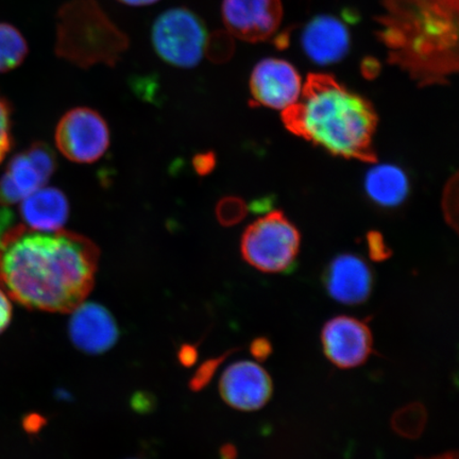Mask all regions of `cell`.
Instances as JSON below:
<instances>
[{"label":"cell","instance_id":"21","mask_svg":"<svg viewBox=\"0 0 459 459\" xmlns=\"http://www.w3.org/2000/svg\"><path fill=\"white\" fill-rule=\"evenodd\" d=\"M13 145V118L7 100L0 95V163L7 157Z\"/></svg>","mask_w":459,"mask_h":459},{"label":"cell","instance_id":"1","mask_svg":"<svg viewBox=\"0 0 459 459\" xmlns=\"http://www.w3.org/2000/svg\"><path fill=\"white\" fill-rule=\"evenodd\" d=\"M99 262L100 249L77 233L17 225L0 234V287L32 311L71 313L93 289Z\"/></svg>","mask_w":459,"mask_h":459},{"label":"cell","instance_id":"25","mask_svg":"<svg viewBox=\"0 0 459 459\" xmlns=\"http://www.w3.org/2000/svg\"><path fill=\"white\" fill-rule=\"evenodd\" d=\"M13 316V303H11L7 292L0 287V334L9 328Z\"/></svg>","mask_w":459,"mask_h":459},{"label":"cell","instance_id":"4","mask_svg":"<svg viewBox=\"0 0 459 459\" xmlns=\"http://www.w3.org/2000/svg\"><path fill=\"white\" fill-rule=\"evenodd\" d=\"M130 48L97 0H68L56 13L55 53L80 68L115 66Z\"/></svg>","mask_w":459,"mask_h":459},{"label":"cell","instance_id":"23","mask_svg":"<svg viewBox=\"0 0 459 459\" xmlns=\"http://www.w3.org/2000/svg\"><path fill=\"white\" fill-rule=\"evenodd\" d=\"M225 359V357L212 359L200 367V368L195 373V376L192 377L191 382H189V386L195 392H198V390L203 389L212 380L214 373L216 372L218 366L222 363V360Z\"/></svg>","mask_w":459,"mask_h":459},{"label":"cell","instance_id":"26","mask_svg":"<svg viewBox=\"0 0 459 459\" xmlns=\"http://www.w3.org/2000/svg\"><path fill=\"white\" fill-rule=\"evenodd\" d=\"M251 353L257 359H266L272 353V344L264 338H258L251 343Z\"/></svg>","mask_w":459,"mask_h":459},{"label":"cell","instance_id":"14","mask_svg":"<svg viewBox=\"0 0 459 459\" xmlns=\"http://www.w3.org/2000/svg\"><path fill=\"white\" fill-rule=\"evenodd\" d=\"M351 38L346 25L334 16H316L304 28L301 46L309 60L318 65H330L346 56Z\"/></svg>","mask_w":459,"mask_h":459},{"label":"cell","instance_id":"16","mask_svg":"<svg viewBox=\"0 0 459 459\" xmlns=\"http://www.w3.org/2000/svg\"><path fill=\"white\" fill-rule=\"evenodd\" d=\"M21 216L26 227L54 232L65 225L70 204L65 194L55 187H41L21 203Z\"/></svg>","mask_w":459,"mask_h":459},{"label":"cell","instance_id":"3","mask_svg":"<svg viewBox=\"0 0 459 459\" xmlns=\"http://www.w3.org/2000/svg\"><path fill=\"white\" fill-rule=\"evenodd\" d=\"M286 127L337 156L375 160L377 117L368 101L328 74H308L299 101L283 112Z\"/></svg>","mask_w":459,"mask_h":459},{"label":"cell","instance_id":"5","mask_svg":"<svg viewBox=\"0 0 459 459\" xmlns=\"http://www.w3.org/2000/svg\"><path fill=\"white\" fill-rule=\"evenodd\" d=\"M299 247V232L280 212L258 218L246 230L240 243L246 262L269 273L289 272Z\"/></svg>","mask_w":459,"mask_h":459},{"label":"cell","instance_id":"27","mask_svg":"<svg viewBox=\"0 0 459 459\" xmlns=\"http://www.w3.org/2000/svg\"><path fill=\"white\" fill-rule=\"evenodd\" d=\"M215 162L216 160L213 153L200 154V156L194 160L195 169H196L201 175H206L213 169Z\"/></svg>","mask_w":459,"mask_h":459},{"label":"cell","instance_id":"28","mask_svg":"<svg viewBox=\"0 0 459 459\" xmlns=\"http://www.w3.org/2000/svg\"><path fill=\"white\" fill-rule=\"evenodd\" d=\"M380 71V63L376 59H372V57H367V59L364 60L363 65H361V73H363L364 77L367 79L376 78Z\"/></svg>","mask_w":459,"mask_h":459},{"label":"cell","instance_id":"15","mask_svg":"<svg viewBox=\"0 0 459 459\" xmlns=\"http://www.w3.org/2000/svg\"><path fill=\"white\" fill-rule=\"evenodd\" d=\"M325 284L333 299L355 306L368 299L373 278L363 258L342 255L335 257L326 269Z\"/></svg>","mask_w":459,"mask_h":459},{"label":"cell","instance_id":"20","mask_svg":"<svg viewBox=\"0 0 459 459\" xmlns=\"http://www.w3.org/2000/svg\"><path fill=\"white\" fill-rule=\"evenodd\" d=\"M231 37L229 32H216L211 38L209 37L205 54L211 61L221 63L228 61L231 57L234 51Z\"/></svg>","mask_w":459,"mask_h":459},{"label":"cell","instance_id":"13","mask_svg":"<svg viewBox=\"0 0 459 459\" xmlns=\"http://www.w3.org/2000/svg\"><path fill=\"white\" fill-rule=\"evenodd\" d=\"M68 333L74 347L86 354L99 355L108 351L117 342V320L99 303H80L73 309Z\"/></svg>","mask_w":459,"mask_h":459},{"label":"cell","instance_id":"17","mask_svg":"<svg viewBox=\"0 0 459 459\" xmlns=\"http://www.w3.org/2000/svg\"><path fill=\"white\" fill-rule=\"evenodd\" d=\"M365 188L369 198L384 208H394L403 203L409 194V179L398 166L382 164L366 175Z\"/></svg>","mask_w":459,"mask_h":459},{"label":"cell","instance_id":"18","mask_svg":"<svg viewBox=\"0 0 459 459\" xmlns=\"http://www.w3.org/2000/svg\"><path fill=\"white\" fill-rule=\"evenodd\" d=\"M29 53L22 33L8 22H0V74L19 67Z\"/></svg>","mask_w":459,"mask_h":459},{"label":"cell","instance_id":"9","mask_svg":"<svg viewBox=\"0 0 459 459\" xmlns=\"http://www.w3.org/2000/svg\"><path fill=\"white\" fill-rule=\"evenodd\" d=\"M221 16L228 32L240 41H267L282 22V0H222Z\"/></svg>","mask_w":459,"mask_h":459},{"label":"cell","instance_id":"7","mask_svg":"<svg viewBox=\"0 0 459 459\" xmlns=\"http://www.w3.org/2000/svg\"><path fill=\"white\" fill-rule=\"evenodd\" d=\"M56 143L63 156L72 162L94 163L110 145V131L99 112L90 108H76L57 124Z\"/></svg>","mask_w":459,"mask_h":459},{"label":"cell","instance_id":"31","mask_svg":"<svg viewBox=\"0 0 459 459\" xmlns=\"http://www.w3.org/2000/svg\"><path fill=\"white\" fill-rule=\"evenodd\" d=\"M427 459H458V456H457L456 452H449V453H446V455H441L438 456H435L432 458H427Z\"/></svg>","mask_w":459,"mask_h":459},{"label":"cell","instance_id":"8","mask_svg":"<svg viewBox=\"0 0 459 459\" xmlns=\"http://www.w3.org/2000/svg\"><path fill=\"white\" fill-rule=\"evenodd\" d=\"M56 168V156L48 143H33L16 154L0 178V204L22 203L48 183Z\"/></svg>","mask_w":459,"mask_h":459},{"label":"cell","instance_id":"11","mask_svg":"<svg viewBox=\"0 0 459 459\" xmlns=\"http://www.w3.org/2000/svg\"><path fill=\"white\" fill-rule=\"evenodd\" d=\"M321 341L325 357L342 369L363 365L372 351L368 325L347 316L331 319L325 325Z\"/></svg>","mask_w":459,"mask_h":459},{"label":"cell","instance_id":"19","mask_svg":"<svg viewBox=\"0 0 459 459\" xmlns=\"http://www.w3.org/2000/svg\"><path fill=\"white\" fill-rule=\"evenodd\" d=\"M247 215V205L238 197H226L220 201L216 216L221 225L230 227L242 221Z\"/></svg>","mask_w":459,"mask_h":459},{"label":"cell","instance_id":"24","mask_svg":"<svg viewBox=\"0 0 459 459\" xmlns=\"http://www.w3.org/2000/svg\"><path fill=\"white\" fill-rule=\"evenodd\" d=\"M367 244H368L369 255L372 260L384 261L390 255V250L386 246L385 242L380 233L371 232L367 238Z\"/></svg>","mask_w":459,"mask_h":459},{"label":"cell","instance_id":"2","mask_svg":"<svg viewBox=\"0 0 459 459\" xmlns=\"http://www.w3.org/2000/svg\"><path fill=\"white\" fill-rule=\"evenodd\" d=\"M376 36L390 65L420 85L443 84L458 70L459 0H381Z\"/></svg>","mask_w":459,"mask_h":459},{"label":"cell","instance_id":"10","mask_svg":"<svg viewBox=\"0 0 459 459\" xmlns=\"http://www.w3.org/2000/svg\"><path fill=\"white\" fill-rule=\"evenodd\" d=\"M250 91L255 105L284 112L300 100L301 77L290 62L269 57L252 71Z\"/></svg>","mask_w":459,"mask_h":459},{"label":"cell","instance_id":"22","mask_svg":"<svg viewBox=\"0 0 459 459\" xmlns=\"http://www.w3.org/2000/svg\"><path fill=\"white\" fill-rule=\"evenodd\" d=\"M458 176L455 174L446 183L443 196L446 221L455 230L458 228Z\"/></svg>","mask_w":459,"mask_h":459},{"label":"cell","instance_id":"29","mask_svg":"<svg viewBox=\"0 0 459 459\" xmlns=\"http://www.w3.org/2000/svg\"><path fill=\"white\" fill-rule=\"evenodd\" d=\"M198 357L197 349L191 344H185L179 351V359L185 366H192L195 364Z\"/></svg>","mask_w":459,"mask_h":459},{"label":"cell","instance_id":"12","mask_svg":"<svg viewBox=\"0 0 459 459\" xmlns=\"http://www.w3.org/2000/svg\"><path fill=\"white\" fill-rule=\"evenodd\" d=\"M220 392L233 409L256 411L271 400L273 381L267 371L254 361H238L222 373Z\"/></svg>","mask_w":459,"mask_h":459},{"label":"cell","instance_id":"30","mask_svg":"<svg viewBox=\"0 0 459 459\" xmlns=\"http://www.w3.org/2000/svg\"><path fill=\"white\" fill-rule=\"evenodd\" d=\"M118 3L129 5V7H146L160 2V0H117Z\"/></svg>","mask_w":459,"mask_h":459},{"label":"cell","instance_id":"6","mask_svg":"<svg viewBox=\"0 0 459 459\" xmlns=\"http://www.w3.org/2000/svg\"><path fill=\"white\" fill-rule=\"evenodd\" d=\"M208 39L204 20L185 7L164 11L152 28V43L156 54L168 65L179 68L199 65L205 55Z\"/></svg>","mask_w":459,"mask_h":459}]
</instances>
